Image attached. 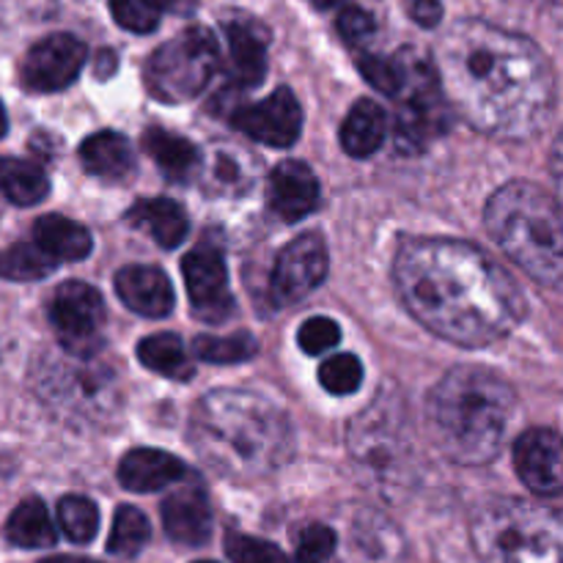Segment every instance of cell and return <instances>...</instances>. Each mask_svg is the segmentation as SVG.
Segmentation results:
<instances>
[{
    "label": "cell",
    "instance_id": "cell-41",
    "mask_svg": "<svg viewBox=\"0 0 563 563\" xmlns=\"http://www.w3.org/2000/svg\"><path fill=\"white\" fill-rule=\"evenodd\" d=\"M157 11H168L176 16H190L198 9V0H152Z\"/></svg>",
    "mask_w": 563,
    "mask_h": 563
},
{
    "label": "cell",
    "instance_id": "cell-37",
    "mask_svg": "<svg viewBox=\"0 0 563 563\" xmlns=\"http://www.w3.org/2000/svg\"><path fill=\"white\" fill-rule=\"evenodd\" d=\"M341 341V328L328 317H311L302 322L300 333H297V344L306 355H322V352L333 350Z\"/></svg>",
    "mask_w": 563,
    "mask_h": 563
},
{
    "label": "cell",
    "instance_id": "cell-39",
    "mask_svg": "<svg viewBox=\"0 0 563 563\" xmlns=\"http://www.w3.org/2000/svg\"><path fill=\"white\" fill-rule=\"evenodd\" d=\"M374 31H377V22H374V16L368 14V11H363L361 5H346V9H341L339 33L344 36V42L361 44L366 42Z\"/></svg>",
    "mask_w": 563,
    "mask_h": 563
},
{
    "label": "cell",
    "instance_id": "cell-14",
    "mask_svg": "<svg viewBox=\"0 0 563 563\" xmlns=\"http://www.w3.org/2000/svg\"><path fill=\"white\" fill-rule=\"evenodd\" d=\"M561 438L553 429H528L515 443V471L531 493L550 498L563 487Z\"/></svg>",
    "mask_w": 563,
    "mask_h": 563
},
{
    "label": "cell",
    "instance_id": "cell-13",
    "mask_svg": "<svg viewBox=\"0 0 563 563\" xmlns=\"http://www.w3.org/2000/svg\"><path fill=\"white\" fill-rule=\"evenodd\" d=\"M234 126L256 143L273 148H289L300 137L302 108L291 88H278L267 99L240 108L231 115Z\"/></svg>",
    "mask_w": 563,
    "mask_h": 563
},
{
    "label": "cell",
    "instance_id": "cell-28",
    "mask_svg": "<svg viewBox=\"0 0 563 563\" xmlns=\"http://www.w3.org/2000/svg\"><path fill=\"white\" fill-rule=\"evenodd\" d=\"M137 361L146 368H152V372L163 374V377L185 379L192 374L190 363H187L185 344L174 333H157L143 339L137 344Z\"/></svg>",
    "mask_w": 563,
    "mask_h": 563
},
{
    "label": "cell",
    "instance_id": "cell-4",
    "mask_svg": "<svg viewBox=\"0 0 563 563\" xmlns=\"http://www.w3.org/2000/svg\"><path fill=\"white\" fill-rule=\"evenodd\" d=\"M517 410L506 379L487 368L462 366L445 374L427 401L432 443L456 465H487L504 445Z\"/></svg>",
    "mask_w": 563,
    "mask_h": 563
},
{
    "label": "cell",
    "instance_id": "cell-26",
    "mask_svg": "<svg viewBox=\"0 0 563 563\" xmlns=\"http://www.w3.org/2000/svg\"><path fill=\"white\" fill-rule=\"evenodd\" d=\"M5 539H9L14 548L22 550H44L53 548L58 542V533H55L53 520H49L47 506L38 498L22 500L9 517V526H5Z\"/></svg>",
    "mask_w": 563,
    "mask_h": 563
},
{
    "label": "cell",
    "instance_id": "cell-29",
    "mask_svg": "<svg viewBox=\"0 0 563 563\" xmlns=\"http://www.w3.org/2000/svg\"><path fill=\"white\" fill-rule=\"evenodd\" d=\"M49 256H44L31 242H16V245L0 251V280H42L55 269Z\"/></svg>",
    "mask_w": 563,
    "mask_h": 563
},
{
    "label": "cell",
    "instance_id": "cell-32",
    "mask_svg": "<svg viewBox=\"0 0 563 563\" xmlns=\"http://www.w3.org/2000/svg\"><path fill=\"white\" fill-rule=\"evenodd\" d=\"M148 542V520L135 509V506H121L113 517V528H110L108 550L113 555H130L141 553L143 544Z\"/></svg>",
    "mask_w": 563,
    "mask_h": 563
},
{
    "label": "cell",
    "instance_id": "cell-3",
    "mask_svg": "<svg viewBox=\"0 0 563 563\" xmlns=\"http://www.w3.org/2000/svg\"><path fill=\"white\" fill-rule=\"evenodd\" d=\"M190 443L229 478H264L295 454V429L280 407L245 390H214L190 416Z\"/></svg>",
    "mask_w": 563,
    "mask_h": 563
},
{
    "label": "cell",
    "instance_id": "cell-40",
    "mask_svg": "<svg viewBox=\"0 0 563 563\" xmlns=\"http://www.w3.org/2000/svg\"><path fill=\"white\" fill-rule=\"evenodd\" d=\"M407 11H410L412 20L421 27H434L443 20V5H440V0H410V9Z\"/></svg>",
    "mask_w": 563,
    "mask_h": 563
},
{
    "label": "cell",
    "instance_id": "cell-23",
    "mask_svg": "<svg viewBox=\"0 0 563 563\" xmlns=\"http://www.w3.org/2000/svg\"><path fill=\"white\" fill-rule=\"evenodd\" d=\"M80 163L88 174L102 179H124L135 168V154L130 141L113 130H102L80 143Z\"/></svg>",
    "mask_w": 563,
    "mask_h": 563
},
{
    "label": "cell",
    "instance_id": "cell-6",
    "mask_svg": "<svg viewBox=\"0 0 563 563\" xmlns=\"http://www.w3.org/2000/svg\"><path fill=\"white\" fill-rule=\"evenodd\" d=\"M471 539L482 563H561L559 515L528 500H489L473 517Z\"/></svg>",
    "mask_w": 563,
    "mask_h": 563
},
{
    "label": "cell",
    "instance_id": "cell-45",
    "mask_svg": "<svg viewBox=\"0 0 563 563\" xmlns=\"http://www.w3.org/2000/svg\"><path fill=\"white\" fill-rule=\"evenodd\" d=\"M5 130H9V119H5V110L3 104H0V137L5 135Z\"/></svg>",
    "mask_w": 563,
    "mask_h": 563
},
{
    "label": "cell",
    "instance_id": "cell-5",
    "mask_svg": "<svg viewBox=\"0 0 563 563\" xmlns=\"http://www.w3.org/2000/svg\"><path fill=\"white\" fill-rule=\"evenodd\" d=\"M500 251L539 284L555 286L563 275V220L559 201L526 179L500 187L484 212Z\"/></svg>",
    "mask_w": 563,
    "mask_h": 563
},
{
    "label": "cell",
    "instance_id": "cell-20",
    "mask_svg": "<svg viewBox=\"0 0 563 563\" xmlns=\"http://www.w3.org/2000/svg\"><path fill=\"white\" fill-rule=\"evenodd\" d=\"M33 245L53 262H80L91 253L93 242L86 225L60 214H44L33 225Z\"/></svg>",
    "mask_w": 563,
    "mask_h": 563
},
{
    "label": "cell",
    "instance_id": "cell-8",
    "mask_svg": "<svg viewBox=\"0 0 563 563\" xmlns=\"http://www.w3.org/2000/svg\"><path fill=\"white\" fill-rule=\"evenodd\" d=\"M42 399L60 416L102 421L119 410V385L108 368L88 357L53 361L42 368Z\"/></svg>",
    "mask_w": 563,
    "mask_h": 563
},
{
    "label": "cell",
    "instance_id": "cell-30",
    "mask_svg": "<svg viewBox=\"0 0 563 563\" xmlns=\"http://www.w3.org/2000/svg\"><path fill=\"white\" fill-rule=\"evenodd\" d=\"M58 522L60 531L69 542L88 544L93 542L99 531V509L91 498L82 495H66L58 504Z\"/></svg>",
    "mask_w": 563,
    "mask_h": 563
},
{
    "label": "cell",
    "instance_id": "cell-27",
    "mask_svg": "<svg viewBox=\"0 0 563 563\" xmlns=\"http://www.w3.org/2000/svg\"><path fill=\"white\" fill-rule=\"evenodd\" d=\"M0 192L16 207H33L49 192V179L36 163L16 157H0Z\"/></svg>",
    "mask_w": 563,
    "mask_h": 563
},
{
    "label": "cell",
    "instance_id": "cell-33",
    "mask_svg": "<svg viewBox=\"0 0 563 563\" xmlns=\"http://www.w3.org/2000/svg\"><path fill=\"white\" fill-rule=\"evenodd\" d=\"M319 383L328 394L333 396H350L361 388L363 383V366L355 355H333L330 361L322 363L319 368Z\"/></svg>",
    "mask_w": 563,
    "mask_h": 563
},
{
    "label": "cell",
    "instance_id": "cell-11",
    "mask_svg": "<svg viewBox=\"0 0 563 563\" xmlns=\"http://www.w3.org/2000/svg\"><path fill=\"white\" fill-rule=\"evenodd\" d=\"M190 308L201 322L218 324L234 311V295L229 289V269L223 253L212 245H198L181 262Z\"/></svg>",
    "mask_w": 563,
    "mask_h": 563
},
{
    "label": "cell",
    "instance_id": "cell-38",
    "mask_svg": "<svg viewBox=\"0 0 563 563\" xmlns=\"http://www.w3.org/2000/svg\"><path fill=\"white\" fill-rule=\"evenodd\" d=\"M357 69H361V75L366 77V80L372 82L377 91L390 93V97H399L401 69L396 60L379 58V55L366 53V55H357Z\"/></svg>",
    "mask_w": 563,
    "mask_h": 563
},
{
    "label": "cell",
    "instance_id": "cell-44",
    "mask_svg": "<svg viewBox=\"0 0 563 563\" xmlns=\"http://www.w3.org/2000/svg\"><path fill=\"white\" fill-rule=\"evenodd\" d=\"M308 3L317 5V9H322V11H328V9H335V5H341L344 0H308Z\"/></svg>",
    "mask_w": 563,
    "mask_h": 563
},
{
    "label": "cell",
    "instance_id": "cell-12",
    "mask_svg": "<svg viewBox=\"0 0 563 563\" xmlns=\"http://www.w3.org/2000/svg\"><path fill=\"white\" fill-rule=\"evenodd\" d=\"M86 64V44L71 33H53L27 49L22 60V86L36 93L64 91L80 75Z\"/></svg>",
    "mask_w": 563,
    "mask_h": 563
},
{
    "label": "cell",
    "instance_id": "cell-25",
    "mask_svg": "<svg viewBox=\"0 0 563 563\" xmlns=\"http://www.w3.org/2000/svg\"><path fill=\"white\" fill-rule=\"evenodd\" d=\"M352 550H355L357 563H399L401 539L388 520L368 511L355 522Z\"/></svg>",
    "mask_w": 563,
    "mask_h": 563
},
{
    "label": "cell",
    "instance_id": "cell-46",
    "mask_svg": "<svg viewBox=\"0 0 563 563\" xmlns=\"http://www.w3.org/2000/svg\"><path fill=\"white\" fill-rule=\"evenodd\" d=\"M198 563H212V561H198Z\"/></svg>",
    "mask_w": 563,
    "mask_h": 563
},
{
    "label": "cell",
    "instance_id": "cell-10",
    "mask_svg": "<svg viewBox=\"0 0 563 563\" xmlns=\"http://www.w3.org/2000/svg\"><path fill=\"white\" fill-rule=\"evenodd\" d=\"M328 278V245L322 236L302 234L278 253L269 278V295L278 306H291L319 289Z\"/></svg>",
    "mask_w": 563,
    "mask_h": 563
},
{
    "label": "cell",
    "instance_id": "cell-24",
    "mask_svg": "<svg viewBox=\"0 0 563 563\" xmlns=\"http://www.w3.org/2000/svg\"><path fill=\"white\" fill-rule=\"evenodd\" d=\"M388 135L385 110L374 99H361L341 126V146L350 157H372Z\"/></svg>",
    "mask_w": 563,
    "mask_h": 563
},
{
    "label": "cell",
    "instance_id": "cell-17",
    "mask_svg": "<svg viewBox=\"0 0 563 563\" xmlns=\"http://www.w3.org/2000/svg\"><path fill=\"white\" fill-rule=\"evenodd\" d=\"M115 295L130 311L148 319L168 317L174 308V289L163 269L130 264L115 273Z\"/></svg>",
    "mask_w": 563,
    "mask_h": 563
},
{
    "label": "cell",
    "instance_id": "cell-19",
    "mask_svg": "<svg viewBox=\"0 0 563 563\" xmlns=\"http://www.w3.org/2000/svg\"><path fill=\"white\" fill-rule=\"evenodd\" d=\"M187 473L185 462L157 449H135L119 462V484L130 493H157L179 482Z\"/></svg>",
    "mask_w": 563,
    "mask_h": 563
},
{
    "label": "cell",
    "instance_id": "cell-42",
    "mask_svg": "<svg viewBox=\"0 0 563 563\" xmlns=\"http://www.w3.org/2000/svg\"><path fill=\"white\" fill-rule=\"evenodd\" d=\"M113 71H115V53L113 49H102V53L97 55V77L108 80Z\"/></svg>",
    "mask_w": 563,
    "mask_h": 563
},
{
    "label": "cell",
    "instance_id": "cell-7",
    "mask_svg": "<svg viewBox=\"0 0 563 563\" xmlns=\"http://www.w3.org/2000/svg\"><path fill=\"white\" fill-rule=\"evenodd\" d=\"M218 58L220 53L212 31L192 25L154 49L152 58L146 60L143 80H146L148 93L159 102H190L212 80Z\"/></svg>",
    "mask_w": 563,
    "mask_h": 563
},
{
    "label": "cell",
    "instance_id": "cell-18",
    "mask_svg": "<svg viewBox=\"0 0 563 563\" xmlns=\"http://www.w3.org/2000/svg\"><path fill=\"white\" fill-rule=\"evenodd\" d=\"M165 533L185 548H203L212 537V509L203 489L185 487L163 504Z\"/></svg>",
    "mask_w": 563,
    "mask_h": 563
},
{
    "label": "cell",
    "instance_id": "cell-1",
    "mask_svg": "<svg viewBox=\"0 0 563 563\" xmlns=\"http://www.w3.org/2000/svg\"><path fill=\"white\" fill-rule=\"evenodd\" d=\"M407 311L451 344L484 350L526 319V295L498 262L462 240H410L394 262Z\"/></svg>",
    "mask_w": 563,
    "mask_h": 563
},
{
    "label": "cell",
    "instance_id": "cell-2",
    "mask_svg": "<svg viewBox=\"0 0 563 563\" xmlns=\"http://www.w3.org/2000/svg\"><path fill=\"white\" fill-rule=\"evenodd\" d=\"M440 86L478 132L528 141L550 119L553 71L528 38L465 22L440 47Z\"/></svg>",
    "mask_w": 563,
    "mask_h": 563
},
{
    "label": "cell",
    "instance_id": "cell-31",
    "mask_svg": "<svg viewBox=\"0 0 563 563\" xmlns=\"http://www.w3.org/2000/svg\"><path fill=\"white\" fill-rule=\"evenodd\" d=\"M196 355L207 363H245L256 355L258 344L251 333H234V335H198L192 344Z\"/></svg>",
    "mask_w": 563,
    "mask_h": 563
},
{
    "label": "cell",
    "instance_id": "cell-43",
    "mask_svg": "<svg viewBox=\"0 0 563 563\" xmlns=\"http://www.w3.org/2000/svg\"><path fill=\"white\" fill-rule=\"evenodd\" d=\"M42 563H102V561L77 559V555H55V559H44Z\"/></svg>",
    "mask_w": 563,
    "mask_h": 563
},
{
    "label": "cell",
    "instance_id": "cell-34",
    "mask_svg": "<svg viewBox=\"0 0 563 563\" xmlns=\"http://www.w3.org/2000/svg\"><path fill=\"white\" fill-rule=\"evenodd\" d=\"M225 555L231 563H286L284 550L264 539L245 537V533L225 537Z\"/></svg>",
    "mask_w": 563,
    "mask_h": 563
},
{
    "label": "cell",
    "instance_id": "cell-15",
    "mask_svg": "<svg viewBox=\"0 0 563 563\" xmlns=\"http://www.w3.org/2000/svg\"><path fill=\"white\" fill-rule=\"evenodd\" d=\"M267 203L286 223L306 218L319 203L317 174L300 159H286L275 165L267 181Z\"/></svg>",
    "mask_w": 563,
    "mask_h": 563
},
{
    "label": "cell",
    "instance_id": "cell-21",
    "mask_svg": "<svg viewBox=\"0 0 563 563\" xmlns=\"http://www.w3.org/2000/svg\"><path fill=\"white\" fill-rule=\"evenodd\" d=\"M141 143L143 152L154 159V165H157L170 181H187L196 174L198 165H201V154H198L196 143L176 135V132L152 126V130L143 132Z\"/></svg>",
    "mask_w": 563,
    "mask_h": 563
},
{
    "label": "cell",
    "instance_id": "cell-9",
    "mask_svg": "<svg viewBox=\"0 0 563 563\" xmlns=\"http://www.w3.org/2000/svg\"><path fill=\"white\" fill-rule=\"evenodd\" d=\"M55 339L71 357H91L102 346L104 302L93 286L66 280L49 300Z\"/></svg>",
    "mask_w": 563,
    "mask_h": 563
},
{
    "label": "cell",
    "instance_id": "cell-35",
    "mask_svg": "<svg viewBox=\"0 0 563 563\" xmlns=\"http://www.w3.org/2000/svg\"><path fill=\"white\" fill-rule=\"evenodd\" d=\"M110 14L130 33H152L159 25V11L152 0H110Z\"/></svg>",
    "mask_w": 563,
    "mask_h": 563
},
{
    "label": "cell",
    "instance_id": "cell-36",
    "mask_svg": "<svg viewBox=\"0 0 563 563\" xmlns=\"http://www.w3.org/2000/svg\"><path fill=\"white\" fill-rule=\"evenodd\" d=\"M335 544H339V539H335L333 528L313 522L297 533V563H324L335 553Z\"/></svg>",
    "mask_w": 563,
    "mask_h": 563
},
{
    "label": "cell",
    "instance_id": "cell-16",
    "mask_svg": "<svg viewBox=\"0 0 563 563\" xmlns=\"http://www.w3.org/2000/svg\"><path fill=\"white\" fill-rule=\"evenodd\" d=\"M229 38V80L236 88H253L267 75V31L256 20H225Z\"/></svg>",
    "mask_w": 563,
    "mask_h": 563
},
{
    "label": "cell",
    "instance_id": "cell-22",
    "mask_svg": "<svg viewBox=\"0 0 563 563\" xmlns=\"http://www.w3.org/2000/svg\"><path fill=\"white\" fill-rule=\"evenodd\" d=\"M126 220L137 225V229L148 231L159 247H176L187 236V229H190L185 209L174 198H146V201H137L126 212Z\"/></svg>",
    "mask_w": 563,
    "mask_h": 563
}]
</instances>
